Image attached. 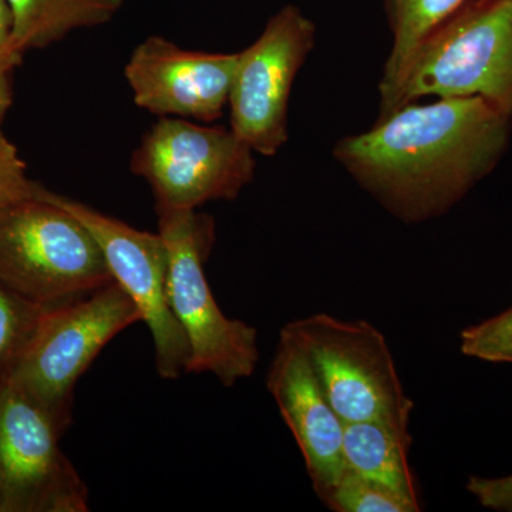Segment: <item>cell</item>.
<instances>
[{"instance_id":"9c48e42d","label":"cell","mask_w":512,"mask_h":512,"mask_svg":"<svg viewBox=\"0 0 512 512\" xmlns=\"http://www.w3.org/2000/svg\"><path fill=\"white\" fill-rule=\"evenodd\" d=\"M315 35L311 20L288 5L272 16L248 49L238 53L228 101L231 128L254 153L275 156L288 141L289 97Z\"/></svg>"},{"instance_id":"603a6c76","label":"cell","mask_w":512,"mask_h":512,"mask_svg":"<svg viewBox=\"0 0 512 512\" xmlns=\"http://www.w3.org/2000/svg\"><path fill=\"white\" fill-rule=\"evenodd\" d=\"M2 511H5V510H3L2 498H0V512H2Z\"/></svg>"},{"instance_id":"2e32d148","label":"cell","mask_w":512,"mask_h":512,"mask_svg":"<svg viewBox=\"0 0 512 512\" xmlns=\"http://www.w3.org/2000/svg\"><path fill=\"white\" fill-rule=\"evenodd\" d=\"M320 501L336 512H413L402 498L357 476L348 467Z\"/></svg>"},{"instance_id":"277c9868","label":"cell","mask_w":512,"mask_h":512,"mask_svg":"<svg viewBox=\"0 0 512 512\" xmlns=\"http://www.w3.org/2000/svg\"><path fill=\"white\" fill-rule=\"evenodd\" d=\"M156 211L168 254V301L190 348L188 373H210L224 386H234L254 375L258 333L229 319L208 285L204 264L215 244V222L195 210Z\"/></svg>"},{"instance_id":"7402d4cb","label":"cell","mask_w":512,"mask_h":512,"mask_svg":"<svg viewBox=\"0 0 512 512\" xmlns=\"http://www.w3.org/2000/svg\"><path fill=\"white\" fill-rule=\"evenodd\" d=\"M10 70L0 69V126L12 106V84H10Z\"/></svg>"},{"instance_id":"7c38bea8","label":"cell","mask_w":512,"mask_h":512,"mask_svg":"<svg viewBox=\"0 0 512 512\" xmlns=\"http://www.w3.org/2000/svg\"><path fill=\"white\" fill-rule=\"evenodd\" d=\"M266 384L301 448L313 490L322 500L346 470L345 423L329 403L305 352L284 329Z\"/></svg>"},{"instance_id":"30bf717a","label":"cell","mask_w":512,"mask_h":512,"mask_svg":"<svg viewBox=\"0 0 512 512\" xmlns=\"http://www.w3.org/2000/svg\"><path fill=\"white\" fill-rule=\"evenodd\" d=\"M50 197L92 232L113 281L137 306L153 338L158 375L175 380L188 373L190 348L168 301V254L160 232L138 231L52 191Z\"/></svg>"},{"instance_id":"e0dca14e","label":"cell","mask_w":512,"mask_h":512,"mask_svg":"<svg viewBox=\"0 0 512 512\" xmlns=\"http://www.w3.org/2000/svg\"><path fill=\"white\" fill-rule=\"evenodd\" d=\"M43 309L0 284V376L8 372Z\"/></svg>"},{"instance_id":"ac0fdd59","label":"cell","mask_w":512,"mask_h":512,"mask_svg":"<svg viewBox=\"0 0 512 512\" xmlns=\"http://www.w3.org/2000/svg\"><path fill=\"white\" fill-rule=\"evenodd\" d=\"M460 350L464 356L483 362L512 365V306L494 318L464 329Z\"/></svg>"},{"instance_id":"7a4b0ae2","label":"cell","mask_w":512,"mask_h":512,"mask_svg":"<svg viewBox=\"0 0 512 512\" xmlns=\"http://www.w3.org/2000/svg\"><path fill=\"white\" fill-rule=\"evenodd\" d=\"M427 96L483 97L512 117V0H471L427 37L380 87L382 117Z\"/></svg>"},{"instance_id":"ba28073f","label":"cell","mask_w":512,"mask_h":512,"mask_svg":"<svg viewBox=\"0 0 512 512\" xmlns=\"http://www.w3.org/2000/svg\"><path fill=\"white\" fill-rule=\"evenodd\" d=\"M55 421L0 376V498L10 512H86L89 490L59 447Z\"/></svg>"},{"instance_id":"9a60e30c","label":"cell","mask_w":512,"mask_h":512,"mask_svg":"<svg viewBox=\"0 0 512 512\" xmlns=\"http://www.w3.org/2000/svg\"><path fill=\"white\" fill-rule=\"evenodd\" d=\"M470 2L471 0H387L393 46L387 57L380 87L393 83L417 47Z\"/></svg>"},{"instance_id":"5b68a950","label":"cell","mask_w":512,"mask_h":512,"mask_svg":"<svg viewBox=\"0 0 512 512\" xmlns=\"http://www.w3.org/2000/svg\"><path fill=\"white\" fill-rule=\"evenodd\" d=\"M141 322L137 306L116 282L74 301L43 309L6 376L55 421L70 424L74 386L121 330Z\"/></svg>"},{"instance_id":"52a82bcc","label":"cell","mask_w":512,"mask_h":512,"mask_svg":"<svg viewBox=\"0 0 512 512\" xmlns=\"http://www.w3.org/2000/svg\"><path fill=\"white\" fill-rule=\"evenodd\" d=\"M131 170L150 184L156 207L197 210L235 200L254 178V151L232 128L160 117L131 158Z\"/></svg>"},{"instance_id":"6da1fadb","label":"cell","mask_w":512,"mask_h":512,"mask_svg":"<svg viewBox=\"0 0 512 512\" xmlns=\"http://www.w3.org/2000/svg\"><path fill=\"white\" fill-rule=\"evenodd\" d=\"M510 116L483 97L407 104L335 148L357 183L400 220H429L485 177L507 146Z\"/></svg>"},{"instance_id":"3957f363","label":"cell","mask_w":512,"mask_h":512,"mask_svg":"<svg viewBox=\"0 0 512 512\" xmlns=\"http://www.w3.org/2000/svg\"><path fill=\"white\" fill-rule=\"evenodd\" d=\"M113 281L103 252L83 222L50 197L0 210V284L33 305H62Z\"/></svg>"},{"instance_id":"ffe728a7","label":"cell","mask_w":512,"mask_h":512,"mask_svg":"<svg viewBox=\"0 0 512 512\" xmlns=\"http://www.w3.org/2000/svg\"><path fill=\"white\" fill-rule=\"evenodd\" d=\"M467 491L476 498L481 507L498 512H512V474L498 478L470 477Z\"/></svg>"},{"instance_id":"4fadbf2b","label":"cell","mask_w":512,"mask_h":512,"mask_svg":"<svg viewBox=\"0 0 512 512\" xmlns=\"http://www.w3.org/2000/svg\"><path fill=\"white\" fill-rule=\"evenodd\" d=\"M413 437L382 421L345 423L343 458L357 476L402 498L413 512L421 511L419 484L409 456Z\"/></svg>"},{"instance_id":"5bb4252c","label":"cell","mask_w":512,"mask_h":512,"mask_svg":"<svg viewBox=\"0 0 512 512\" xmlns=\"http://www.w3.org/2000/svg\"><path fill=\"white\" fill-rule=\"evenodd\" d=\"M10 12L9 49L18 62L29 50L45 49L77 29L106 25L124 0H6Z\"/></svg>"},{"instance_id":"d6986e66","label":"cell","mask_w":512,"mask_h":512,"mask_svg":"<svg viewBox=\"0 0 512 512\" xmlns=\"http://www.w3.org/2000/svg\"><path fill=\"white\" fill-rule=\"evenodd\" d=\"M42 185L33 183L18 148L0 131V210L42 194Z\"/></svg>"},{"instance_id":"44dd1931","label":"cell","mask_w":512,"mask_h":512,"mask_svg":"<svg viewBox=\"0 0 512 512\" xmlns=\"http://www.w3.org/2000/svg\"><path fill=\"white\" fill-rule=\"evenodd\" d=\"M10 26L12 22H10L8 3L6 0H0V69L12 72L20 63L10 53Z\"/></svg>"},{"instance_id":"8fae6325","label":"cell","mask_w":512,"mask_h":512,"mask_svg":"<svg viewBox=\"0 0 512 512\" xmlns=\"http://www.w3.org/2000/svg\"><path fill=\"white\" fill-rule=\"evenodd\" d=\"M238 53L194 52L163 36L144 39L124 76L134 103L158 117L214 121L229 101Z\"/></svg>"},{"instance_id":"8992f818","label":"cell","mask_w":512,"mask_h":512,"mask_svg":"<svg viewBox=\"0 0 512 512\" xmlns=\"http://www.w3.org/2000/svg\"><path fill=\"white\" fill-rule=\"evenodd\" d=\"M296 340L343 423L382 421L410 431L413 400L404 390L387 340L366 320L315 313L284 328Z\"/></svg>"}]
</instances>
